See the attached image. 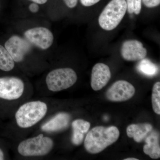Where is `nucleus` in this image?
I'll return each instance as SVG.
<instances>
[{
    "mask_svg": "<svg viewBox=\"0 0 160 160\" xmlns=\"http://www.w3.org/2000/svg\"><path fill=\"white\" fill-rule=\"evenodd\" d=\"M120 136L117 127L96 126L87 133L84 146L86 151L92 154H97L115 142Z\"/></svg>",
    "mask_w": 160,
    "mask_h": 160,
    "instance_id": "f257e3e1",
    "label": "nucleus"
},
{
    "mask_svg": "<svg viewBox=\"0 0 160 160\" xmlns=\"http://www.w3.org/2000/svg\"><path fill=\"white\" fill-rule=\"evenodd\" d=\"M47 112V105L44 102L33 101L25 103L16 113L17 123L21 128H29L40 122Z\"/></svg>",
    "mask_w": 160,
    "mask_h": 160,
    "instance_id": "f03ea898",
    "label": "nucleus"
},
{
    "mask_svg": "<svg viewBox=\"0 0 160 160\" xmlns=\"http://www.w3.org/2000/svg\"><path fill=\"white\" fill-rule=\"evenodd\" d=\"M126 10V0H111L100 14V26L107 31L115 29L122 20Z\"/></svg>",
    "mask_w": 160,
    "mask_h": 160,
    "instance_id": "7ed1b4c3",
    "label": "nucleus"
},
{
    "mask_svg": "<svg viewBox=\"0 0 160 160\" xmlns=\"http://www.w3.org/2000/svg\"><path fill=\"white\" fill-rule=\"evenodd\" d=\"M53 145L54 143L51 138L40 134L22 141L19 144L18 150L23 156H42L48 154Z\"/></svg>",
    "mask_w": 160,
    "mask_h": 160,
    "instance_id": "20e7f679",
    "label": "nucleus"
},
{
    "mask_svg": "<svg viewBox=\"0 0 160 160\" xmlns=\"http://www.w3.org/2000/svg\"><path fill=\"white\" fill-rule=\"evenodd\" d=\"M76 73L71 68H60L49 72L46 78L48 89L52 92H58L68 89L76 82Z\"/></svg>",
    "mask_w": 160,
    "mask_h": 160,
    "instance_id": "39448f33",
    "label": "nucleus"
},
{
    "mask_svg": "<svg viewBox=\"0 0 160 160\" xmlns=\"http://www.w3.org/2000/svg\"><path fill=\"white\" fill-rule=\"evenodd\" d=\"M25 85L21 79L14 77L0 78V98L7 100L18 99L22 95Z\"/></svg>",
    "mask_w": 160,
    "mask_h": 160,
    "instance_id": "423d86ee",
    "label": "nucleus"
},
{
    "mask_svg": "<svg viewBox=\"0 0 160 160\" xmlns=\"http://www.w3.org/2000/svg\"><path fill=\"white\" fill-rule=\"evenodd\" d=\"M24 36L30 44L43 50L49 49L54 40L52 32L49 29L43 27L28 29L25 32Z\"/></svg>",
    "mask_w": 160,
    "mask_h": 160,
    "instance_id": "0eeeda50",
    "label": "nucleus"
},
{
    "mask_svg": "<svg viewBox=\"0 0 160 160\" xmlns=\"http://www.w3.org/2000/svg\"><path fill=\"white\" fill-rule=\"evenodd\" d=\"M134 86L127 81L119 80L113 83L106 92L107 99L112 102H125L134 96Z\"/></svg>",
    "mask_w": 160,
    "mask_h": 160,
    "instance_id": "6e6552de",
    "label": "nucleus"
},
{
    "mask_svg": "<svg viewBox=\"0 0 160 160\" xmlns=\"http://www.w3.org/2000/svg\"><path fill=\"white\" fill-rule=\"evenodd\" d=\"M5 47L14 62H20L31 50V45L26 39L14 35L6 41Z\"/></svg>",
    "mask_w": 160,
    "mask_h": 160,
    "instance_id": "1a4fd4ad",
    "label": "nucleus"
},
{
    "mask_svg": "<svg viewBox=\"0 0 160 160\" xmlns=\"http://www.w3.org/2000/svg\"><path fill=\"white\" fill-rule=\"evenodd\" d=\"M123 59L128 61H139L147 55V49L142 43L136 40H128L123 42L121 48Z\"/></svg>",
    "mask_w": 160,
    "mask_h": 160,
    "instance_id": "9d476101",
    "label": "nucleus"
},
{
    "mask_svg": "<svg viewBox=\"0 0 160 160\" xmlns=\"http://www.w3.org/2000/svg\"><path fill=\"white\" fill-rule=\"evenodd\" d=\"M111 77V72L109 66L103 63L96 64L92 71V88L95 91L101 90L107 85Z\"/></svg>",
    "mask_w": 160,
    "mask_h": 160,
    "instance_id": "9b49d317",
    "label": "nucleus"
},
{
    "mask_svg": "<svg viewBox=\"0 0 160 160\" xmlns=\"http://www.w3.org/2000/svg\"><path fill=\"white\" fill-rule=\"evenodd\" d=\"M70 116L66 112L58 113L42 126V130L48 132H54L63 130L68 127Z\"/></svg>",
    "mask_w": 160,
    "mask_h": 160,
    "instance_id": "f8f14e48",
    "label": "nucleus"
},
{
    "mask_svg": "<svg viewBox=\"0 0 160 160\" xmlns=\"http://www.w3.org/2000/svg\"><path fill=\"white\" fill-rule=\"evenodd\" d=\"M72 142L75 146H79L82 142L84 135L90 128V123L83 120L77 119L72 122Z\"/></svg>",
    "mask_w": 160,
    "mask_h": 160,
    "instance_id": "ddd939ff",
    "label": "nucleus"
},
{
    "mask_svg": "<svg viewBox=\"0 0 160 160\" xmlns=\"http://www.w3.org/2000/svg\"><path fill=\"white\" fill-rule=\"evenodd\" d=\"M152 126L148 123L132 124L126 129L127 135L129 138H133L137 142H141L152 130Z\"/></svg>",
    "mask_w": 160,
    "mask_h": 160,
    "instance_id": "4468645a",
    "label": "nucleus"
},
{
    "mask_svg": "<svg viewBox=\"0 0 160 160\" xmlns=\"http://www.w3.org/2000/svg\"><path fill=\"white\" fill-rule=\"evenodd\" d=\"M146 144L143 147L145 154L149 155L151 158L158 159L160 157L159 136L156 131H153L146 138Z\"/></svg>",
    "mask_w": 160,
    "mask_h": 160,
    "instance_id": "2eb2a0df",
    "label": "nucleus"
},
{
    "mask_svg": "<svg viewBox=\"0 0 160 160\" xmlns=\"http://www.w3.org/2000/svg\"><path fill=\"white\" fill-rule=\"evenodd\" d=\"M14 61L5 47L0 45V69L11 71L14 68Z\"/></svg>",
    "mask_w": 160,
    "mask_h": 160,
    "instance_id": "dca6fc26",
    "label": "nucleus"
},
{
    "mask_svg": "<svg viewBox=\"0 0 160 160\" xmlns=\"http://www.w3.org/2000/svg\"><path fill=\"white\" fill-rule=\"evenodd\" d=\"M137 69L141 73L147 76H153L158 72L157 66L147 59L141 60L138 64Z\"/></svg>",
    "mask_w": 160,
    "mask_h": 160,
    "instance_id": "f3484780",
    "label": "nucleus"
},
{
    "mask_svg": "<svg viewBox=\"0 0 160 160\" xmlns=\"http://www.w3.org/2000/svg\"><path fill=\"white\" fill-rule=\"evenodd\" d=\"M152 103L153 111L157 114H160V82L155 83L152 88Z\"/></svg>",
    "mask_w": 160,
    "mask_h": 160,
    "instance_id": "a211bd4d",
    "label": "nucleus"
},
{
    "mask_svg": "<svg viewBox=\"0 0 160 160\" xmlns=\"http://www.w3.org/2000/svg\"><path fill=\"white\" fill-rule=\"evenodd\" d=\"M143 4L148 8H153L160 5V0H142Z\"/></svg>",
    "mask_w": 160,
    "mask_h": 160,
    "instance_id": "6ab92c4d",
    "label": "nucleus"
},
{
    "mask_svg": "<svg viewBox=\"0 0 160 160\" xmlns=\"http://www.w3.org/2000/svg\"><path fill=\"white\" fill-rule=\"evenodd\" d=\"M142 9V0H134L133 12L135 14H139Z\"/></svg>",
    "mask_w": 160,
    "mask_h": 160,
    "instance_id": "aec40b11",
    "label": "nucleus"
},
{
    "mask_svg": "<svg viewBox=\"0 0 160 160\" xmlns=\"http://www.w3.org/2000/svg\"><path fill=\"white\" fill-rule=\"evenodd\" d=\"M100 1L101 0H80L82 5L86 7L93 6Z\"/></svg>",
    "mask_w": 160,
    "mask_h": 160,
    "instance_id": "412c9836",
    "label": "nucleus"
},
{
    "mask_svg": "<svg viewBox=\"0 0 160 160\" xmlns=\"http://www.w3.org/2000/svg\"><path fill=\"white\" fill-rule=\"evenodd\" d=\"M127 10L130 14L133 13V2L134 0H126Z\"/></svg>",
    "mask_w": 160,
    "mask_h": 160,
    "instance_id": "4be33fe9",
    "label": "nucleus"
},
{
    "mask_svg": "<svg viewBox=\"0 0 160 160\" xmlns=\"http://www.w3.org/2000/svg\"><path fill=\"white\" fill-rule=\"evenodd\" d=\"M66 6L69 8H73L77 5L78 0H63Z\"/></svg>",
    "mask_w": 160,
    "mask_h": 160,
    "instance_id": "5701e85b",
    "label": "nucleus"
},
{
    "mask_svg": "<svg viewBox=\"0 0 160 160\" xmlns=\"http://www.w3.org/2000/svg\"><path fill=\"white\" fill-rule=\"evenodd\" d=\"M29 9L30 12L33 13H36L38 11L39 9V7L37 3L33 2L30 4L29 6Z\"/></svg>",
    "mask_w": 160,
    "mask_h": 160,
    "instance_id": "b1692460",
    "label": "nucleus"
},
{
    "mask_svg": "<svg viewBox=\"0 0 160 160\" xmlns=\"http://www.w3.org/2000/svg\"><path fill=\"white\" fill-rule=\"evenodd\" d=\"M29 1H32V2L38 4L42 5V4H45L48 0H29Z\"/></svg>",
    "mask_w": 160,
    "mask_h": 160,
    "instance_id": "393cba45",
    "label": "nucleus"
},
{
    "mask_svg": "<svg viewBox=\"0 0 160 160\" xmlns=\"http://www.w3.org/2000/svg\"><path fill=\"white\" fill-rule=\"evenodd\" d=\"M4 159V155L3 153L2 150L0 149V160H2Z\"/></svg>",
    "mask_w": 160,
    "mask_h": 160,
    "instance_id": "a878e982",
    "label": "nucleus"
},
{
    "mask_svg": "<svg viewBox=\"0 0 160 160\" xmlns=\"http://www.w3.org/2000/svg\"><path fill=\"white\" fill-rule=\"evenodd\" d=\"M138 159L135 158H127L125 159L124 160H138Z\"/></svg>",
    "mask_w": 160,
    "mask_h": 160,
    "instance_id": "bb28decb",
    "label": "nucleus"
}]
</instances>
